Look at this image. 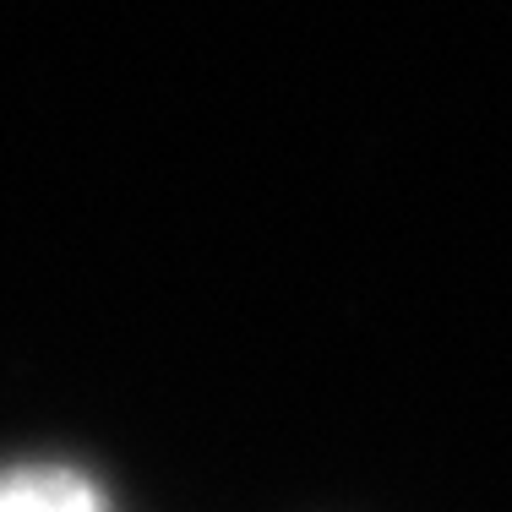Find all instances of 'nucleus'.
Here are the masks:
<instances>
[{"label": "nucleus", "mask_w": 512, "mask_h": 512, "mask_svg": "<svg viewBox=\"0 0 512 512\" xmlns=\"http://www.w3.org/2000/svg\"><path fill=\"white\" fill-rule=\"evenodd\" d=\"M0 512H115V507L82 469L17 463V469H0Z\"/></svg>", "instance_id": "1"}]
</instances>
